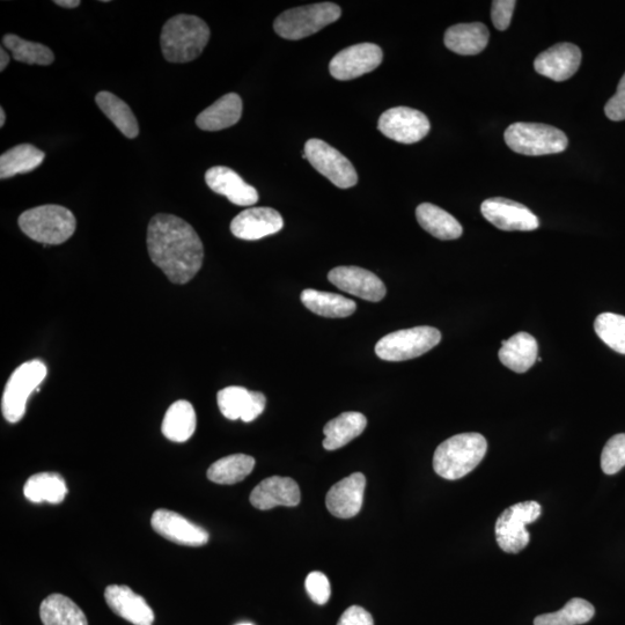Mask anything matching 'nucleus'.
<instances>
[{
    "mask_svg": "<svg viewBox=\"0 0 625 625\" xmlns=\"http://www.w3.org/2000/svg\"><path fill=\"white\" fill-rule=\"evenodd\" d=\"M54 4L65 7V9H76L80 4V0H55Z\"/></svg>",
    "mask_w": 625,
    "mask_h": 625,
    "instance_id": "nucleus-43",
    "label": "nucleus"
},
{
    "mask_svg": "<svg viewBox=\"0 0 625 625\" xmlns=\"http://www.w3.org/2000/svg\"><path fill=\"white\" fill-rule=\"evenodd\" d=\"M341 16V7L334 3L306 5L279 14L274 29L281 38L298 41L320 32Z\"/></svg>",
    "mask_w": 625,
    "mask_h": 625,
    "instance_id": "nucleus-5",
    "label": "nucleus"
},
{
    "mask_svg": "<svg viewBox=\"0 0 625 625\" xmlns=\"http://www.w3.org/2000/svg\"><path fill=\"white\" fill-rule=\"evenodd\" d=\"M481 212L489 223L502 231L529 232L538 230L540 226L539 218L525 205L503 197L484 201Z\"/></svg>",
    "mask_w": 625,
    "mask_h": 625,
    "instance_id": "nucleus-13",
    "label": "nucleus"
},
{
    "mask_svg": "<svg viewBox=\"0 0 625 625\" xmlns=\"http://www.w3.org/2000/svg\"><path fill=\"white\" fill-rule=\"evenodd\" d=\"M101 112L112 121L117 129L127 138H136L139 125L131 108L115 94L102 91L95 97Z\"/></svg>",
    "mask_w": 625,
    "mask_h": 625,
    "instance_id": "nucleus-33",
    "label": "nucleus"
},
{
    "mask_svg": "<svg viewBox=\"0 0 625 625\" xmlns=\"http://www.w3.org/2000/svg\"><path fill=\"white\" fill-rule=\"evenodd\" d=\"M516 5L514 0H495L492 2L491 18L498 31L503 32L510 27Z\"/></svg>",
    "mask_w": 625,
    "mask_h": 625,
    "instance_id": "nucleus-40",
    "label": "nucleus"
},
{
    "mask_svg": "<svg viewBox=\"0 0 625 625\" xmlns=\"http://www.w3.org/2000/svg\"><path fill=\"white\" fill-rule=\"evenodd\" d=\"M300 499L299 485L289 477H269L257 485L250 494V503L261 511L275 509L277 506H297Z\"/></svg>",
    "mask_w": 625,
    "mask_h": 625,
    "instance_id": "nucleus-21",
    "label": "nucleus"
},
{
    "mask_svg": "<svg viewBox=\"0 0 625 625\" xmlns=\"http://www.w3.org/2000/svg\"><path fill=\"white\" fill-rule=\"evenodd\" d=\"M440 341L441 334L433 327L403 329L382 337L375 345V354L386 362H404L423 356Z\"/></svg>",
    "mask_w": 625,
    "mask_h": 625,
    "instance_id": "nucleus-8",
    "label": "nucleus"
},
{
    "mask_svg": "<svg viewBox=\"0 0 625 625\" xmlns=\"http://www.w3.org/2000/svg\"><path fill=\"white\" fill-rule=\"evenodd\" d=\"M595 333L610 349L625 355V316L604 313L594 322Z\"/></svg>",
    "mask_w": 625,
    "mask_h": 625,
    "instance_id": "nucleus-37",
    "label": "nucleus"
},
{
    "mask_svg": "<svg viewBox=\"0 0 625 625\" xmlns=\"http://www.w3.org/2000/svg\"><path fill=\"white\" fill-rule=\"evenodd\" d=\"M303 157L338 188L349 189L358 183V174L351 161L321 139L307 141Z\"/></svg>",
    "mask_w": 625,
    "mask_h": 625,
    "instance_id": "nucleus-10",
    "label": "nucleus"
},
{
    "mask_svg": "<svg viewBox=\"0 0 625 625\" xmlns=\"http://www.w3.org/2000/svg\"><path fill=\"white\" fill-rule=\"evenodd\" d=\"M539 345L528 333H518L502 343L498 352L500 362L516 373H525L538 360Z\"/></svg>",
    "mask_w": 625,
    "mask_h": 625,
    "instance_id": "nucleus-23",
    "label": "nucleus"
},
{
    "mask_svg": "<svg viewBox=\"0 0 625 625\" xmlns=\"http://www.w3.org/2000/svg\"><path fill=\"white\" fill-rule=\"evenodd\" d=\"M337 625H374L372 615L366 609L352 606L345 610Z\"/></svg>",
    "mask_w": 625,
    "mask_h": 625,
    "instance_id": "nucleus-42",
    "label": "nucleus"
},
{
    "mask_svg": "<svg viewBox=\"0 0 625 625\" xmlns=\"http://www.w3.org/2000/svg\"><path fill=\"white\" fill-rule=\"evenodd\" d=\"M146 242L151 261L174 284H187L202 268V240L186 220L166 213L154 216Z\"/></svg>",
    "mask_w": 625,
    "mask_h": 625,
    "instance_id": "nucleus-1",
    "label": "nucleus"
},
{
    "mask_svg": "<svg viewBox=\"0 0 625 625\" xmlns=\"http://www.w3.org/2000/svg\"><path fill=\"white\" fill-rule=\"evenodd\" d=\"M242 115V100L237 93H229L197 116V127L204 131H219L233 127Z\"/></svg>",
    "mask_w": 625,
    "mask_h": 625,
    "instance_id": "nucleus-25",
    "label": "nucleus"
},
{
    "mask_svg": "<svg viewBox=\"0 0 625 625\" xmlns=\"http://www.w3.org/2000/svg\"><path fill=\"white\" fill-rule=\"evenodd\" d=\"M10 63V56L6 53L5 49H0V71H4L6 66Z\"/></svg>",
    "mask_w": 625,
    "mask_h": 625,
    "instance_id": "nucleus-44",
    "label": "nucleus"
},
{
    "mask_svg": "<svg viewBox=\"0 0 625 625\" xmlns=\"http://www.w3.org/2000/svg\"><path fill=\"white\" fill-rule=\"evenodd\" d=\"M582 51L572 43H560L543 51L534 62L536 72L555 82H565L578 71Z\"/></svg>",
    "mask_w": 625,
    "mask_h": 625,
    "instance_id": "nucleus-18",
    "label": "nucleus"
},
{
    "mask_svg": "<svg viewBox=\"0 0 625 625\" xmlns=\"http://www.w3.org/2000/svg\"><path fill=\"white\" fill-rule=\"evenodd\" d=\"M305 587L315 604L326 605L332 597V586L325 573L311 572L306 578Z\"/></svg>",
    "mask_w": 625,
    "mask_h": 625,
    "instance_id": "nucleus-39",
    "label": "nucleus"
},
{
    "mask_svg": "<svg viewBox=\"0 0 625 625\" xmlns=\"http://www.w3.org/2000/svg\"><path fill=\"white\" fill-rule=\"evenodd\" d=\"M47 366L39 359L24 363L7 381L2 399V411L7 422L18 423L25 416L29 396L40 391L47 377Z\"/></svg>",
    "mask_w": 625,
    "mask_h": 625,
    "instance_id": "nucleus-7",
    "label": "nucleus"
},
{
    "mask_svg": "<svg viewBox=\"0 0 625 625\" xmlns=\"http://www.w3.org/2000/svg\"><path fill=\"white\" fill-rule=\"evenodd\" d=\"M238 625H253V624L252 623H241V624H238Z\"/></svg>",
    "mask_w": 625,
    "mask_h": 625,
    "instance_id": "nucleus-46",
    "label": "nucleus"
},
{
    "mask_svg": "<svg viewBox=\"0 0 625 625\" xmlns=\"http://www.w3.org/2000/svg\"><path fill=\"white\" fill-rule=\"evenodd\" d=\"M255 459L246 454H233L213 463L208 479L217 484L231 485L244 481L253 472Z\"/></svg>",
    "mask_w": 625,
    "mask_h": 625,
    "instance_id": "nucleus-34",
    "label": "nucleus"
},
{
    "mask_svg": "<svg viewBox=\"0 0 625 625\" xmlns=\"http://www.w3.org/2000/svg\"><path fill=\"white\" fill-rule=\"evenodd\" d=\"M490 33L487 26L481 22L473 24H459L447 29L445 46L455 54L473 56L482 53L487 48Z\"/></svg>",
    "mask_w": 625,
    "mask_h": 625,
    "instance_id": "nucleus-24",
    "label": "nucleus"
},
{
    "mask_svg": "<svg viewBox=\"0 0 625 625\" xmlns=\"http://www.w3.org/2000/svg\"><path fill=\"white\" fill-rule=\"evenodd\" d=\"M220 411L231 421L241 419L242 422L250 423L259 417L266 409L267 399L260 392H250L239 386H231L222 389L217 395Z\"/></svg>",
    "mask_w": 625,
    "mask_h": 625,
    "instance_id": "nucleus-17",
    "label": "nucleus"
},
{
    "mask_svg": "<svg viewBox=\"0 0 625 625\" xmlns=\"http://www.w3.org/2000/svg\"><path fill=\"white\" fill-rule=\"evenodd\" d=\"M366 488V477L362 473H355L337 482L328 491L326 497L327 509L336 518L350 519L357 516L362 510Z\"/></svg>",
    "mask_w": 625,
    "mask_h": 625,
    "instance_id": "nucleus-19",
    "label": "nucleus"
},
{
    "mask_svg": "<svg viewBox=\"0 0 625 625\" xmlns=\"http://www.w3.org/2000/svg\"><path fill=\"white\" fill-rule=\"evenodd\" d=\"M595 608L590 602L575 598L555 613L543 614L534 620V625H582L590 622Z\"/></svg>",
    "mask_w": 625,
    "mask_h": 625,
    "instance_id": "nucleus-36",
    "label": "nucleus"
},
{
    "mask_svg": "<svg viewBox=\"0 0 625 625\" xmlns=\"http://www.w3.org/2000/svg\"><path fill=\"white\" fill-rule=\"evenodd\" d=\"M196 413L188 401H176L167 410L161 431L174 443H186L193 437L196 430Z\"/></svg>",
    "mask_w": 625,
    "mask_h": 625,
    "instance_id": "nucleus-29",
    "label": "nucleus"
},
{
    "mask_svg": "<svg viewBox=\"0 0 625 625\" xmlns=\"http://www.w3.org/2000/svg\"><path fill=\"white\" fill-rule=\"evenodd\" d=\"M366 426L367 419L363 414L354 411L343 413L328 422L323 429L326 437L323 440V447L327 451H336L362 435Z\"/></svg>",
    "mask_w": 625,
    "mask_h": 625,
    "instance_id": "nucleus-26",
    "label": "nucleus"
},
{
    "mask_svg": "<svg viewBox=\"0 0 625 625\" xmlns=\"http://www.w3.org/2000/svg\"><path fill=\"white\" fill-rule=\"evenodd\" d=\"M300 298L307 310L323 318H348L357 310L355 301L341 294L308 289L301 293Z\"/></svg>",
    "mask_w": 625,
    "mask_h": 625,
    "instance_id": "nucleus-27",
    "label": "nucleus"
},
{
    "mask_svg": "<svg viewBox=\"0 0 625 625\" xmlns=\"http://www.w3.org/2000/svg\"><path fill=\"white\" fill-rule=\"evenodd\" d=\"M6 121L5 110L0 108V128H3Z\"/></svg>",
    "mask_w": 625,
    "mask_h": 625,
    "instance_id": "nucleus-45",
    "label": "nucleus"
},
{
    "mask_svg": "<svg viewBox=\"0 0 625 625\" xmlns=\"http://www.w3.org/2000/svg\"><path fill=\"white\" fill-rule=\"evenodd\" d=\"M328 279L336 288L371 303H378L386 297L384 282L373 272L363 268L337 267L329 272Z\"/></svg>",
    "mask_w": 625,
    "mask_h": 625,
    "instance_id": "nucleus-15",
    "label": "nucleus"
},
{
    "mask_svg": "<svg viewBox=\"0 0 625 625\" xmlns=\"http://www.w3.org/2000/svg\"><path fill=\"white\" fill-rule=\"evenodd\" d=\"M487 451L488 441L480 433H461L438 446L433 469L445 480H460L480 465Z\"/></svg>",
    "mask_w": 625,
    "mask_h": 625,
    "instance_id": "nucleus-3",
    "label": "nucleus"
},
{
    "mask_svg": "<svg viewBox=\"0 0 625 625\" xmlns=\"http://www.w3.org/2000/svg\"><path fill=\"white\" fill-rule=\"evenodd\" d=\"M43 625H88L87 617L75 602L62 594H51L42 601Z\"/></svg>",
    "mask_w": 625,
    "mask_h": 625,
    "instance_id": "nucleus-30",
    "label": "nucleus"
},
{
    "mask_svg": "<svg viewBox=\"0 0 625 625\" xmlns=\"http://www.w3.org/2000/svg\"><path fill=\"white\" fill-rule=\"evenodd\" d=\"M504 137L512 151L533 157L564 152L569 144L562 130L540 123H514Z\"/></svg>",
    "mask_w": 625,
    "mask_h": 625,
    "instance_id": "nucleus-6",
    "label": "nucleus"
},
{
    "mask_svg": "<svg viewBox=\"0 0 625 625\" xmlns=\"http://www.w3.org/2000/svg\"><path fill=\"white\" fill-rule=\"evenodd\" d=\"M384 53L377 44L360 43L338 53L329 64L330 75L347 82L370 73L378 68Z\"/></svg>",
    "mask_w": 625,
    "mask_h": 625,
    "instance_id": "nucleus-12",
    "label": "nucleus"
},
{
    "mask_svg": "<svg viewBox=\"0 0 625 625\" xmlns=\"http://www.w3.org/2000/svg\"><path fill=\"white\" fill-rule=\"evenodd\" d=\"M24 495L29 502L40 504H61L68 495L65 480L57 473H40L29 477Z\"/></svg>",
    "mask_w": 625,
    "mask_h": 625,
    "instance_id": "nucleus-31",
    "label": "nucleus"
},
{
    "mask_svg": "<svg viewBox=\"0 0 625 625\" xmlns=\"http://www.w3.org/2000/svg\"><path fill=\"white\" fill-rule=\"evenodd\" d=\"M542 507L535 500L507 507L496 522V540L500 549L507 554H518L529 543L526 526L538 520Z\"/></svg>",
    "mask_w": 625,
    "mask_h": 625,
    "instance_id": "nucleus-9",
    "label": "nucleus"
},
{
    "mask_svg": "<svg viewBox=\"0 0 625 625\" xmlns=\"http://www.w3.org/2000/svg\"><path fill=\"white\" fill-rule=\"evenodd\" d=\"M28 238L44 245H61L76 232L75 215L61 205H42L25 211L18 220Z\"/></svg>",
    "mask_w": 625,
    "mask_h": 625,
    "instance_id": "nucleus-4",
    "label": "nucleus"
},
{
    "mask_svg": "<svg viewBox=\"0 0 625 625\" xmlns=\"http://www.w3.org/2000/svg\"><path fill=\"white\" fill-rule=\"evenodd\" d=\"M283 227L284 219L275 209L252 208L242 211L232 220L231 232L235 238L254 241L276 234Z\"/></svg>",
    "mask_w": 625,
    "mask_h": 625,
    "instance_id": "nucleus-16",
    "label": "nucleus"
},
{
    "mask_svg": "<svg viewBox=\"0 0 625 625\" xmlns=\"http://www.w3.org/2000/svg\"><path fill=\"white\" fill-rule=\"evenodd\" d=\"M44 157L46 154L31 144L14 146L0 157V179L33 172L43 163Z\"/></svg>",
    "mask_w": 625,
    "mask_h": 625,
    "instance_id": "nucleus-32",
    "label": "nucleus"
},
{
    "mask_svg": "<svg viewBox=\"0 0 625 625\" xmlns=\"http://www.w3.org/2000/svg\"><path fill=\"white\" fill-rule=\"evenodd\" d=\"M378 129L382 135L397 143L415 144L429 134L431 124L419 110L395 107L380 116Z\"/></svg>",
    "mask_w": 625,
    "mask_h": 625,
    "instance_id": "nucleus-11",
    "label": "nucleus"
},
{
    "mask_svg": "<svg viewBox=\"0 0 625 625\" xmlns=\"http://www.w3.org/2000/svg\"><path fill=\"white\" fill-rule=\"evenodd\" d=\"M105 599L113 613L134 625H153L154 613L146 600L124 585H110Z\"/></svg>",
    "mask_w": 625,
    "mask_h": 625,
    "instance_id": "nucleus-22",
    "label": "nucleus"
},
{
    "mask_svg": "<svg viewBox=\"0 0 625 625\" xmlns=\"http://www.w3.org/2000/svg\"><path fill=\"white\" fill-rule=\"evenodd\" d=\"M605 113L609 120L615 122L625 120V73L617 86L616 94L607 102Z\"/></svg>",
    "mask_w": 625,
    "mask_h": 625,
    "instance_id": "nucleus-41",
    "label": "nucleus"
},
{
    "mask_svg": "<svg viewBox=\"0 0 625 625\" xmlns=\"http://www.w3.org/2000/svg\"><path fill=\"white\" fill-rule=\"evenodd\" d=\"M210 28L203 19L178 14L169 19L160 35V46L169 63H189L196 60L208 46Z\"/></svg>",
    "mask_w": 625,
    "mask_h": 625,
    "instance_id": "nucleus-2",
    "label": "nucleus"
},
{
    "mask_svg": "<svg viewBox=\"0 0 625 625\" xmlns=\"http://www.w3.org/2000/svg\"><path fill=\"white\" fill-rule=\"evenodd\" d=\"M625 467V433L610 438L601 454L602 472L615 475Z\"/></svg>",
    "mask_w": 625,
    "mask_h": 625,
    "instance_id": "nucleus-38",
    "label": "nucleus"
},
{
    "mask_svg": "<svg viewBox=\"0 0 625 625\" xmlns=\"http://www.w3.org/2000/svg\"><path fill=\"white\" fill-rule=\"evenodd\" d=\"M205 182L212 191L225 196L227 200L239 207H250L259 202L257 190L248 185L237 172L229 167L210 168L205 174Z\"/></svg>",
    "mask_w": 625,
    "mask_h": 625,
    "instance_id": "nucleus-20",
    "label": "nucleus"
},
{
    "mask_svg": "<svg viewBox=\"0 0 625 625\" xmlns=\"http://www.w3.org/2000/svg\"><path fill=\"white\" fill-rule=\"evenodd\" d=\"M151 525L163 538L180 546L202 547L210 539L204 528L193 524L179 513L165 509L153 513Z\"/></svg>",
    "mask_w": 625,
    "mask_h": 625,
    "instance_id": "nucleus-14",
    "label": "nucleus"
},
{
    "mask_svg": "<svg viewBox=\"0 0 625 625\" xmlns=\"http://www.w3.org/2000/svg\"><path fill=\"white\" fill-rule=\"evenodd\" d=\"M416 217L422 229L439 240L459 239L463 233L458 220L435 204L418 205Z\"/></svg>",
    "mask_w": 625,
    "mask_h": 625,
    "instance_id": "nucleus-28",
    "label": "nucleus"
},
{
    "mask_svg": "<svg viewBox=\"0 0 625 625\" xmlns=\"http://www.w3.org/2000/svg\"><path fill=\"white\" fill-rule=\"evenodd\" d=\"M3 47L9 49L14 61L31 65H50L55 61L53 51L44 44L27 41L18 35L6 34Z\"/></svg>",
    "mask_w": 625,
    "mask_h": 625,
    "instance_id": "nucleus-35",
    "label": "nucleus"
}]
</instances>
